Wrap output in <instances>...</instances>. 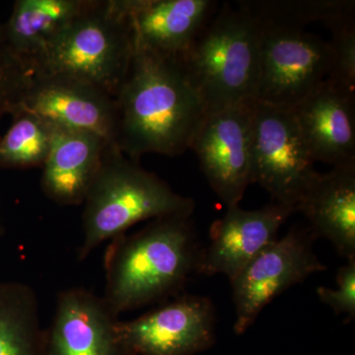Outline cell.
<instances>
[{
  "instance_id": "obj_15",
  "label": "cell",
  "mask_w": 355,
  "mask_h": 355,
  "mask_svg": "<svg viewBox=\"0 0 355 355\" xmlns=\"http://www.w3.org/2000/svg\"><path fill=\"white\" fill-rule=\"evenodd\" d=\"M354 99L324 80L292 110L315 163L334 167L355 160Z\"/></svg>"
},
{
  "instance_id": "obj_9",
  "label": "cell",
  "mask_w": 355,
  "mask_h": 355,
  "mask_svg": "<svg viewBox=\"0 0 355 355\" xmlns=\"http://www.w3.org/2000/svg\"><path fill=\"white\" fill-rule=\"evenodd\" d=\"M216 309L205 296L180 294L118 330L128 355H196L216 342Z\"/></svg>"
},
{
  "instance_id": "obj_5",
  "label": "cell",
  "mask_w": 355,
  "mask_h": 355,
  "mask_svg": "<svg viewBox=\"0 0 355 355\" xmlns=\"http://www.w3.org/2000/svg\"><path fill=\"white\" fill-rule=\"evenodd\" d=\"M133 51L132 30L118 0H94L30 64L34 76L70 79L116 98Z\"/></svg>"
},
{
  "instance_id": "obj_10",
  "label": "cell",
  "mask_w": 355,
  "mask_h": 355,
  "mask_svg": "<svg viewBox=\"0 0 355 355\" xmlns=\"http://www.w3.org/2000/svg\"><path fill=\"white\" fill-rule=\"evenodd\" d=\"M253 104L207 114L191 139L202 171L226 207L240 205L252 184Z\"/></svg>"
},
{
  "instance_id": "obj_14",
  "label": "cell",
  "mask_w": 355,
  "mask_h": 355,
  "mask_svg": "<svg viewBox=\"0 0 355 355\" xmlns=\"http://www.w3.org/2000/svg\"><path fill=\"white\" fill-rule=\"evenodd\" d=\"M133 46L168 58L190 49L216 11L212 0H118Z\"/></svg>"
},
{
  "instance_id": "obj_24",
  "label": "cell",
  "mask_w": 355,
  "mask_h": 355,
  "mask_svg": "<svg viewBox=\"0 0 355 355\" xmlns=\"http://www.w3.org/2000/svg\"><path fill=\"white\" fill-rule=\"evenodd\" d=\"M336 289L319 286L318 297L336 315H347V321L355 318V259L347 260L336 273Z\"/></svg>"
},
{
  "instance_id": "obj_4",
  "label": "cell",
  "mask_w": 355,
  "mask_h": 355,
  "mask_svg": "<svg viewBox=\"0 0 355 355\" xmlns=\"http://www.w3.org/2000/svg\"><path fill=\"white\" fill-rule=\"evenodd\" d=\"M83 205L79 261L139 222L193 216L195 211L191 198L176 193L164 180L140 167L114 146L107 148Z\"/></svg>"
},
{
  "instance_id": "obj_18",
  "label": "cell",
  "mask_w": 355,
  "mask_h": 355,
  "mask_svg": "<svg viewBox=\"0 0 355 355\" xmlns=\"http://www.w3.org/2000/svg\"><path fill=\"white\" fill-rule=\"evenodd\" d=\"M94 0H17L4 22L9 46L30 64ZM31 65V64H30Z\"/></svg>"
},
{
  "instance_id": "obj_22",
  "label": "cell",
  "mask_w": 355,
  "mask_h": 355,
  "mask_svg": "<svg viewBox=\"0 0 355 355\" xmlns=\"http://www.w3.org/2000/svg\"><path fill=\"white\" fill-rule=\"evenodd\" d=\"M33 79L31 65L14 53L7 42L4 23L0 21V121L19 111Z\"/></svg>"
},
{
  "instance_id": "obj_12",
  "label": "cell",
  "mask_w": 355,
  "mask_h": 355,
  "mask_svg": "<svg viewBox=\"0 0 355 355\" xmlns=\"http://www.w3.org/2000/svg\"><path fill=\"white\" fill-rule=\"evenodd\" d=\"M21 111L36 114L51 127L92 133L114 146L116 99L93 86L60 77L34 76Z\"/></svg>"
},
{
  "instance_id": "obj_20",
  "label": "cell",
  "mask_w": 355,
  "mask_h": 355,
  "mask_svg": "<svg viewBox=\"0 0 355 355\" xmlns=\"http://www.w3.org/2000/svg\"><path fill=\"white\" fill-rule=\"evenodd\" d=\"M12 119V125L0 139V167H43L50 153L53 127L29 112H18Z\"/></svg>"
},
{
  "instance_id": "obj_16",
  "label": "cell",
  "mask_w": 355,
  "mask_h": 355,
  "mask_svg": "<svg viewBox=\"0 0 355 355\" xmlns=\"http://www.w3.org/2000/svg\"><path fill=\"white\" fill-rule=\"evenodd\" d=\"M309 231L329 240L340 256L355 259V160L317 172L295 207Z\"/></svg>"
},
{
  "instance_id": "obj_8",
  "label": "cell",
  "mask_w": 355,
  "mask_h": 355,
  "mask_svg": "<svg viewBox=\"0 0 355 355\" xmlns=\"http://www.w3.org/2000/svg\"><path fill=\"white\" fill-rule=\"evenodd\" d=\"M313 238L309 230L292 228L230 280L236 309L234 331L238 335L256 322L273 299L310 275L327 270L313 250Z\"/></svg>"
},
{
  "instance_id": "obj_17",
  "label": "cell",
  "mask_w": 355,
  "mask_h": 355,
  "mask_svg": "<svg viewBox=\"0 0 355 355\" xmlns=\"http://www.w3.org/2000/svg\"><path fill=\"white\" fill-rule=\"evenodd\" d=\"M53 128L50 153L42 167V190L58 205H83L111 144L92 133Z\"/></svg>"
},
{
  "instance_id": "obj_1",
  "label": "cell",
  "mask_w": 355,
  "mask_h": 355,
  "mask_svg": "<svg viewBox=\"0 0 355 355\" xmlns=\"http://www.w3.org/2000/svg\"><path fill=\"white\" fill-rule=\"evenodd\" d=\"M114 99L118 111L114 146L137 163L146 154H183L207 114L179 58L137 46Z\"/></svg>"
},
{
  "instance_id": "obj_7",
  "label": "cell",
  "mask_w": 355,
  "mask_h": 355,
  "mask_svg": "<svg viewBox=\"0 0 355 355\" xmlns=\"http://www.w3.org/2000/svg\"><path fill=\"white\" fill-rule=\"evenodd\" d=\"M304 139L291 110L256 101L252 109V184L265 189L273 202L295 210L316 175Z\"/></svg>"
},
{
  "instance_id": "obj_3",
  "label": "cell",
  "mask_w": 355,
  "mask_h": 355,
  "mask_svg": "<svg viewBox=\"0 0 355 355\" xmlns=\"http://www.w3.org/2000/svg\"><path fill=\"white\" fill-rule=\"evenodd\" d=\"M261 38L260 21L242 1L226 2L179 58L205 113L257 101Z\"/></svg>"
},
{
  "instance_id": "obj_11",
  "label": "cell",
  "mask_w": 355,
  "mask_h": 355,
  "mask_svg": "<svg viewBox=\"0 0 355 355\" xmlns=\"http://www.w3.org/2000/svg\"><path fill=\"white\" fill-rule=\"evenodd\" d=\"M295 210L272 202L261 209L228 207L210 229V242L200 250L197 273L234 279L254 257L277 240L279 229Z\"/></svg>"
},
{
  "instance_id": "obj_6",
  "label": "cell",
  "mask_w": 355,
  "mask_h": 355,
  "mask_svg": "<svg viewBox=\"0 0 355 355\" xmlns=\"http://www.w3.org/2000/svg\"><path fill=\"white\" fill-rule=\"evenodd\" d=\"M260 23L261 72L257 101L292 111L326 80L330 69V44L300 28Z\"/></svg>"
},
{
  "instance_id": "obj_2",
  "label": "cell",
  "mask_w": 355,
  "mask_h": 355,
  "mask_svg": "<svg viewBox=\"0 0 355 355\" xmlns=\"http://www.w3.org/2000/svg\"><path fill=\"white\" fill-rule=\"evenodd\" d=\"M197 233L191 216L154 219L133 234L111 240L104 257V299L114 316L176 297L197 273Z\"/></svg>"
},
{
  "instance_id": "obj_19",
  "label": "cell",
  "mask_w": 355,
  "mask_h": 355,
  "mask_svg": "<svg viewBox=\"0 0 355 355\" xmlns=\"http://www.w3.org/2000/svg\"><path fill=\"white\" fill-rule=\"evenodd\" d=\"M0 355H46L38 298L23 282L0 284Z\"/></svg>"
},
{
  "instance_id": "obj_13",
  "label": "cell",
  "mask_w": 355,
  "mask_h": 355,
  "mask_svg": "<svg viewBox=\"0 0 355 355\" xmlns=\"http://www.w3.org/2000/svg\"><path fill=\"white\" fill-rule=\"evenodd\" d=\"M114 316L103 297L81 287L58 294L46 330V355H128Z\"/></svg>"
},
{
  "instance_id": "obj_21",
  "label": "cell",
  "mask_w": 355,
  "mask_h": 355,
  "mask_svg": "<svg viewBox=\"0 0 355 355\" xmlns=\"http://www.w3.org/2000/svg\"><path fill=\"white\" fill-rule=\"evenodd\" d=\"M261 22L304 29L313 22L331 21L354 14V1H242Z\"/></svg>"
},
{
  "instance_id": "obj_23",
  "label": "cell",
  "mask_w": 355,
  "mask_h": 355,
  "mask_svg": "<svg viewBox=\"0 0 355 355\" xmlns=\"http://www.w3.org/2000/svg\"><path fill=\"white\" fill-rule=\"evenodd\" d=\"M331 39L330 69L326 80L340 90L355 96L354 14L336 18L326 24Z\"/></svg>"
}]
</instances>
